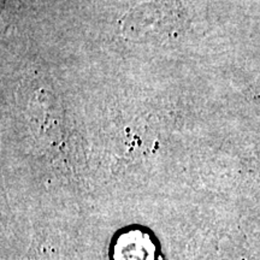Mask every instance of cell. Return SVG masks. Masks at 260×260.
Instances as JSON below:
<instances>
[{
  "instance_id": "cell-1",
  "label": "cell",
  "mask_w": 260,
  "mask_h": 260,
  "mask_svg": "<svg viewBox=\"0 0 260 260\" xmlns=\"http://www.w3.org/2000/svg\"><path fill=\"white\" fill-rule=\"evenodd\" d=\"M178 19L174 6L155 2L142 4L133 10L124 19V30L133 37H147L146 34H165Z\"/></svg>"
}]
</instances>
